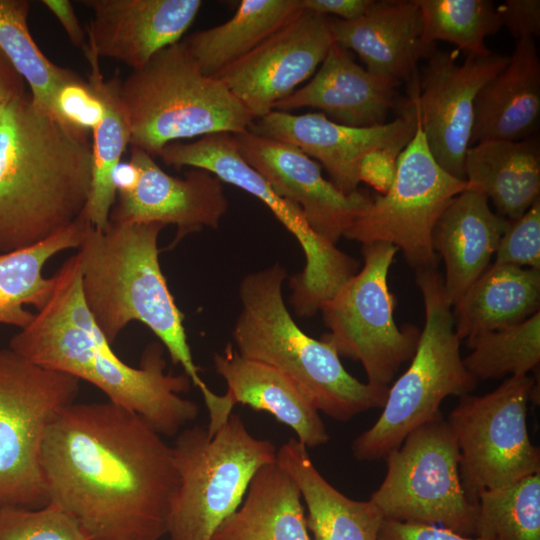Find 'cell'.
<instances>
[{"mask_svg": "<svg viewBox=\"0 0 540 540\" xmlns=\"http://www.w3.org/2000/svg\"><path fill=\"white\" fill-rule=\"evenodd\" d=\"M216 373L226 384L223 395L232 409L241 403L266 411L289 426L306 448L328 442L329 434L319 411L283 373L265 363L242 357L229 343L213 357Z\"/></svg>", "mask_w": 540, "mask_h": 540, "instance_id": "24", "label": "cell"}, {"mask_svg": "<svg viewBox=\"0 0 540 540\" xmlns=\"http://www.w3.org/2000/svg\"><path fill=\"white\" fill-rule=\"evenodd\" d=\"M54 115L66 127L89 132L101 120L103 105L90 83L80 76L58 90Z\"/></svg>", "mask_w": 540, "mask_h": 540, "instance_id": "39", "label": "cell"}, {"mask_svg": "<svg viewBox=\"0 0 540 540\" xmlns=\"http://www.w3.org/2000/svg\"><path fill=\"white\" fill-rule=\"evenodd\" d=\"M464 171L468 189L491 199L500 216L516 220L540 198L539 140L477 143L466 152Z\"/></svg>", "mask_w": 540, "mask_h": 540, "instance_id": "27", "label": "cell"}, {"mask_svg": "<svg viewBox=\"0 0 540 540\" xmlns=\"http://www.w3.org/2000/svg\"><path fill=\"white\" fill-rule=\"evenodd\" d=\"M88 132L64 126L30 94L0 108V253L39 243L84 212L92 183Z\"/></svg>", "mask_w": 540, "mask_h": 540, "instance_id": "3", "label": "cell"}, {"mask_svg": "<svg viewBox=\"0 0 540 540\" xmlns=\"http://www.w3.org/2000/svg\"><path fill=\"white\" fill-rule=\"evenodd\" d=\"M30 6L27 0H0V48L28 84L33 102L55 118L58 90L80 75L54 64L39 49L28 26Z\"/></svg>", "mask_w": 540, "mask_h": 540, "instance_id": "33", "label": "cell"}, {"mask_svg": "<svg viewBox=\"0 0 540 540\" xmlns=\"http://www.w3.org/2000/svg\"><path fill=\"white\" fill-rule=\"evenodd\" d=\"M211 540H310L294 479L276 461L262 466L238 509L218 526Z\"/></svg>", "mask_w": 540, "mask_h": 540, "instance_id": "28", "label": "cell"}, {"mask_svg": "<svg viewBox=\"0 0 540 540\" xmlns=\"http://www.w3.org/2000/svg\"><path fill=\"white\" fill-rule=\"evenodd\" d=\"M401 116L374 127H351L335 123L321 112L294 115L273 110L253 121L250 132L291 144L317 160L330 181L344 194L357 192L360 165L374 150L401 153L416 131L412 109L401 103Z\"/></svg>", "mask_w": 540, "mask_h": 540, "instance_id": "17", "label": "cell"}, {"mask_svg": "<svg viewBox=\"0 0 540 540\" xmlns=\"http://www.w3.org/2000/svg\"><path fill=\"white\" fill-rule=\"evenodd\" d=\"M416 284L423 299L424 328L409 367L389 388L381 415L351 445L359 461L385 458L411 431L440 415L446 397L470 394L477 384L460 354L443 278L437 270L420 271Z\"/></svg>", "mask_w": 540, "mask_h": 540, "instance_id": "7", "label": "cell"}, {"mask_svg": "<svg viewBox=\"0 0 540 540\" xmlns=\"http://www.w3.org/2000/svg\"><path fill=\"white\" fill-rule=\"evenodd\" d=\"M41 467L52 503L89 540H160L179 477L172 449L140 415L115 404L72 403L51 420Z\"/></svg>", "mask_w": 540, "mask_h": 540, "instance_id": "1", "label": "cell"}, {"mask_svg": "<svg viewBox=\"0 0 540 540\" xmlns=\"http://www.w3.org/2000/svg\"><path fill=\"white\" fill-rule=\"evenodd\" d=\"M233 135L244 160L279 196L298 206L310 228L333 245L372 199L365 191L341 192L322 176L319 163L291 144L250 131Z\"/></svg>", "mask_w": 540, "mask_h": 540, "instance_id": "19", "label": "cell"}, {"mask_svg": "<svg viewBox=\"0 0 540 540\" xmlns=\"http://www.w3.org/2000/svg\"><path fill=\"white\" fill-rule=\"evenodd\" d=\"M302 10L299 0H242L227 22L195 32L183 41L201 71L215 76Z\"/></svg>", "mask_w": 540, "mask_h": 540, "instance_id": "32", "label": "cell"}, {"mask_svg": "<svg viewBox=\"0 0 540 540\" xmlns=\"http://www.w3.org/2000/svg\"><path fill=\"white\" fill-rule=\"evenodd\" d=\"M535 380L509 376L481 396L460 397L448 423L460 452V478L468 498L540 472V452L530 440L527 405Z\"/></svg>", "mask_w": 540, "mask_h": 540, "instance_id": "13", "label": "cell"}, {"mask_svg": "<svg viewBox=\"0 0 540 540\" xmlns=\"http://www.w3.org/2000/svg\"><path fill=\"white\" fill-rule=\"evenodd\" d=\"M78 391L77 378L0 349V508L48 504L41 467L44 436Z\"/></svg>", "mask_w": 540, "mask_h": 540, "instance_id": "9", "label": "cell"}, {"mask_svg": "<svg viewBox=\"0 0 540 540\" xmlns=\"http://www.w3.org/2000/svg\"><path fill=\"white\" fill-rule=\"evenodd\" d=\"M162 223H112L87 230L77 253L85 304L112 344L132 321L147 326L179 364L203 399L212 391L199 375L183 324L159 262Z\"/></svg>", "mask_w": 540, "mask_h": 540, "instance_id": "4", "label": "cell"}, {"mask_svg": "<svg viewBox=\"0 0 540 540\" xmlns=\"http://www.w3.org/2000/svg\"><path fill=\"white\" fill-rule=\"evenodd\" d=\"M508 62V56L491 52L458 63L457 51L435 50L419 73L417 91L403 100L419 121L434 159L460 180L466 181L475 98Z\"/></svg>", "mask_w": 540, "mask_h": 540, "instance_id": "15", "label": "cell"}, {"mask_svg": "<svg viewBox=\"0 0 540 540\" xmlns=\"http://www.w3.org/2000/svg\"><path fill=\"white\" fill-rule=\"evenodd\" d=\"M131 147L159 156L169 143L214 133L240 134L254 119L216 77L204 74L184 41L156 53L120 82Z\"/></svg>", "mask_w": 540, "mask_h": 540, "instance_id": "6", "label": "cell"}, {"mask_svg": "<svg viewBox=\"0 0 540 540\" xmlns=\"http://www.w3.org/2000/svg\"><path fill=\"white\" fill-rule=\"evenodd\" d=\"M378 540H489L483 537H467L450 529L433 524L411 523L384 519Z\"/></svg>", "mask_w": 540, "mask_h": 540, "instance_id": "41", "label": "cell"}, {"mask_svg": "<svg viewBox=\"0 0 540 540\" xmlns=\"http://www.w3.org/2000/svg\"><path fill=\"white\" fill-rule=\"evenodd\" d=\"M0 540H89L78 523L58 506L0 508Z\"/></svg>", "mask_w": 540, "mask_h": 540, "instance_id": "37", "label": "cell"}, {"mask_svg": "<svg viewBox=\"0 0 540 540\" xmlns=\"http://www.w3.org/2000/svg\"><path fill=\"white\" fill-rule=\"evenodd\" d=\"M333 43L330 17L302 10L214 77L256 120L312 76Z\"/></svg>", "mask_w": 540, "mask_h": 540, "instance_id": "16", "label": "cell"}, {"mask_svg": "<svg viewBox=\"0 0 540 540\" xmlns=\"http://www.w3.org/2000/svg\"><path fill=\"white\" fill-rule=\"evenodd\" d=\"M129 162L135 179L117 187L109 222L175 224L174 243L204 227H218L229 204L216 176L200 168H192L183 178L171 176L137 147H131Z\"/></svg>", "mask_w": 540, "mask_h": 540, "instance_id": "18", "label": "cell"}, {"mask_svg": "<svg viewBox=\"0 0 540 540\" xmlns=\"http://www.w3.org/2000/svg\"><path fill=\"white\" fill-rule=\"evenodd\" d=\"M276 462L298 485L314 540H378L380 511L369 500L351 499L332 486L297 439L277 449Z\"/></svg>", "mask_w": 540, "mask_h": 540, "instance_id": "26", "label": "cell"}, {"mask_svg": "<svg viewBox=\"0 0 540 540\" xmlns=\"http://www.w3.org/2000/svg\"><path fill=\"white\" fill-rule=\"evenodd\" d=\"M91 223L84 212L66 229L32 246L0 253V324L20 329L33 319L25 306L41 310L51 298L56 277L45 278L44 265L61 251L79 248Z\"/></svg>", "mask_w": 540, "mask_h": 540, "instance_id": "30", "label": "cell"}, {"mask_svg": "<svg viewBox=\"0 0 540 540\" xmlns=\"http://www.w3.org/2000/svg\"><path fill=\"white\" fill-rule=\"evenodd\" d=\"M494 263L540 269V198L523 215L510 221Z\"/></svg>", "mask_w": 540, "mask_h": 540, "instance_id": "38", "label": "cell"}, {"mask_svg": "<svg viewBox=\"0 0 540 540\" xmlns=\"http://www.w3.org/2000/svg\"><path fill=\"white\" fill-rule=\"evenodd\" d=\"M385 459L386 475L369 499L384 519L476 536L477 503L465 493L458 444L441 414L411 431Z\"/></svg>", "mask_w": 540, "mask_h": 540, "instance_id": "10", "label": "cell"}, {"mask_svg": "<svg viewBox=\"0 0 540 540\" xmlns=\"http://www.w3.org/2000/svg\"><path fill=\"white\" fill-rule=\"evenodd\" d=\"M43 5L56 17L71 43L81 49L87 45L86 35L68 0H43Z\"/></svg>", "mask_w": 540, "mask_h": 540, "instance_id": "44", "label": "cell"}, {"mask_svg": "<svg viewBox=\"0 0 540 540\" xmlns=\"http://www.w3.org/2000/svg\"><path fill=\"white\" fill-rule=\"evenodd\" d=\"M496 9L502 26H505L516 40L539 36V0H507L496 6Z\"/></svg>", "mask_w": 540, "mask_h": 540, "instance_id": "40", "label": "cell"}, {"mask_svg": "<svg viewBox=\"0 0 540 540\" xmlns=\"http://www.w3.org/2000/svg\"><path fill=\"white\" fill-rule=\"evenodd\" d=\"M467 345L472 351L463 363L477 381L528 375L540 361V311L516 325L469 338Z\"/></svg>", "mask_w": 540, "mask_h": 540, "instance_id": "35", "label": "cell"}, {"mask_svg": "<svg viewBox=\"0 0 540 540\" xmlns=\"http://www.w3.org/2000/svg\"><path fill=\"white\" fill-rule=\"evenodd\" d=\"M398 85L359 66L348 50L334 42L310 82L275 103L273 110L310 107L338 124L380 126L391 109H398Z\"/></svg>", "mask_w": 540, "mask_h": 540, "instance_id": "22", "label": "cell"}, {"mask_svg": "<svg viewBox=\"0 0 540 540\" xmlns=\"http://www.w3.org/2000/svg\"><path fill=\"white\" fill-rule=\"evenodd\" d=\"M397 251L387 243L363 245V267L320 308L329 329L322 339L339 356L360 362L367 383L376 386H389L414 356L421 335L415 325L399 327L394 319L397 300L388 273Z\"/></svg>", "mask_w": 540, "mask_h": 540, "instance_id": "11", "label": "cell"}, {"mask_svg": "<svg viewBox=\"0 0 540 540\" xmlns=\"http://www.w3.org/2000/svg\"><path fill=\"white\" fill-rule=\"evenodd\" d=\"M468 188L437 163L416 119L415 134L397 157L391 188L371 199L344 237L362 245H393L415 272L437 270L432 230L453 198Z\"/></svg>", "mask_w": 540, "mask_h": 540, "instance_id": "14", "label": "cell"}, {"mask_svg": "<svg viewBox=\"0 0 540 540\" xmlns=\"http://www.w3.org/2000/svg\"><path fill=\"white\" fill-rule=\"evenodd\" d=\"M171 449L179 485L169 514L170 540H211L242 503L255 473L277 454L271 441L254 437L233 412L213 435L198 425L184 429Z\"/></svg>", "mask_w": 540, "mask_h": 540, "instance_id": "8", "label": "cell"}, {"mask_svg": "<svg viewBox=\"0 0 540 540\" xmlns=\"http://www.w3.org/2000/svg\"><path fill=\"white\" fill-rule=\"evenodd\" d=\"M452 309L460 340L521 323L540 311V269L492 263Z\"/></svg>", "mask_w": 540, "mask_h": 540, "instance_id": "29", "label": "cell"}, {"mask_svg": "<svg viewBox=\"0 0 540 540\" xmlns=\"http://www.w3.org/2000/svg\"><path fill=\"white\" fill-rule=\"evenodd\" d=\"M162 161L177 169H204L222 182L261 200L297 239L305 254L304 269L290 279L291 305L302 312L317 311L356 273L358 263L308 225L301 209L279 196L239 152L230 133H214L191 142H172L160 152Z\"/></svg>", "mask_w": 540, "mask_h": 540, "instance_id": "12", "label": "cell"}, {"mask_svg": "<svg viewBox=\"0 0 540 540\" xmlns=\"http://www.w3.org/2000/svg\"><path fill=\"white\" fill-rule=\"evenodd\" d=\"M540 118V59L534 38L516 40L506 67L478 92L470 146L517 141L536 131Z\"/></svg>", "mask_w": 540, "mask_h": 540, "instance_id": "25", "label": "cell"}, {"mask_svg": "<svg viewBox=\"0 0 540 540\" xmlns=\"http://www.w3.org/2000/svg\"><path fill=\"white\" fill-rule=\"evenodd\" d=\"M399 154L395 151L382 149L368 153L360 165V182L367 183L381 195L387 193L395 179Z\"/></svg>", "mask_w": 540, "mask_h": 540, "instance_id": "42", "label": "cell"}, {"mask_svg": "<svg viewBox=\"0 0 540 540\" xmlns=\"http://www.w3.org/2000/svg\"><path fill=\"white\" fill-rule=\"evenodd\" d=\"M287 271L280 264L246 275L239 286L242 309L233 328L237 352L288 377L318 410L346 422L382 408L389 386L363 383L344 368L329 342L303 332L282 295Z\"/></svg>", "mask_w": 540, "mask_h": 540, "instance_id": "5", "label": "cell"}, {"mask_svg": "<svg viewBox=\"0 0 540 540\" xmlns=\"http://www.w3.org/2000/svg\"><path fill=\"white\" fill-rule=\"evenodd\" d=\"M0 48V108L26 93V85Z\"/></svg>", "mask_w": 540, "mask_h": 540, "instance_id": "45", "label": "cell"}, {"mask_svg": "<svg viewBox=\"0 0 540 540\" xmlns=\"http://www.w3.org/2000/svg\"><path fill=\"white\" fill-rule=\"evenodd\" d=\"M55 277L51 298L10 339L9 348L36 365L93 384L109 401L143 417L161 436H173L194 421L198 405L180 396L192 382L185 373L165 372L160 343L147 346L139 367L114 353L85 304L77 254Z\"/></svg>", "mask_w": 540, "mask_h": 540, "instance_id": "2", "label": "cell"}, {"mask_svg": "<svg viewBox=\"0 0 540 540\" xmlns=\"http://www.w3.org/2000/svg\"><path fill=\"white\" fill-rule=\"evenodd\" d=\"M374 0H299L303 10L315 14L335 15L341 20H354L362 16Z\"/></svg>", "mask_w": 540, "mask_h": 540, "instance_id": "43", "label": "cell"}, {"mask_svg": "<svg viewBox=\"0 0 540 540\" xmlns=\"http://www.w3.org/2000/svg\"><path fill=\"white\" fill-rule=\"evenodd\" d=\"M475 537L540 540V472L477 497Z\"/></svg>", "mask_w": 540, "mask_h": 540, "instance_id": "36", "label": "cell"}, {"mask_svg": "<svg viewBox=\"0 0 540 540\" xmlns=\"http://www.w3.org/2000/svg\"><path fill=\"white\" fill-rule=\"evenodd\" d=\"M509 223L491 210L483 193L472 189L454 197L441 213L431 242L444 262L443 288L451 307L490 265Z\"/></svg>", "mask_w": 540, "mask_h": 540, "instance_id": "23", "label": "cell"}, {"mask_svg": "<svg viewBox=\"0 0 540 540\" xmlns=\"http://www.w3.org/2000/svg\"><path fill=\"white\" fill-rule=\"evenodd\" d=\"M421 12L422 38L426 44L439 40L455 45L466 56L488 55L485 38L502 27L490 0H415Z\"/></svg>", "mask_w": 540, "mask_h": 540, "instance_id": "34", "label": "cell"}, {"mask_svg": "<svg viewBox=\"0 0 540 540\" xmlns=\"http://www.w3.org/2000/svg\"><path fill=\"white\" fill-rule=\"evenodd\" d=\"M93 12L86 47L98 58L120 61L132 70L181 41L198 15L201 0H84Z\"/></svg>", "mask_w": 540, "mask_h": 540, "instance_id": "20", "label": "cell"}, {"mask_svg": "<svg viewBox=\"0 0 540 540\" xmlns=\"http://www.w3.org/2000/svg\"><path fill=\"white\" fill-rule=\"evenodd\" d=\"M84 53L90 66L88 82L103 105L102 118L92 130V183L84 214L95 229L103 231L116 201L114 174L130 143V130L119 95L120 78L105 81L98 56L87 47Z\"/></svg>", "mask_w": 540, "mask_h": 540, "instance_id": "31", "label": "cell"}, {"mask_svg": "<svg viewBox=\"0 0 540 540\" xmlns=\"http://www.w3.org/2000/svg\"><path fill=\"white\" fill-rule=\"evenodd\" d=\"M334 42L354 51L370 73L418 89V63L436 50L422 38L421 12L415 0L373 1L359 18H330Z\"/></svg>", "mask_w": 540, "mask_h": 540, "instance_id": "21", "label": "cell"}]
</instances>
